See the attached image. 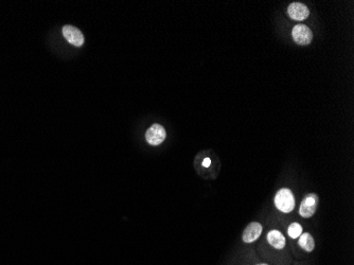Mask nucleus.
I'll return each instance as SVG.
<instances>
[{
  "label": "nucleus",
  "instance_id": "f257e3e1",
  "mask_svg": "<svg viewBox=\"0 0 354 265\" xmlns=\"http://www.w3.org/2000/svg\"><path fill=\"white\" fill-rule=\"evenodd\" d=\"M275 205L278 209L284 213L291 212L295 207V199L289 189H281L275 197Z\"/></svg>",
  "mask_w": 354,
  "mask_h": 265
},
{
  "label": "nucleus",
  "instance_id": "f03ea898",
  "mask_svg": "<svg viewBox=\"0 0 354 265\" xmlns=\"http://www.w3.org/2000/svg\"><path fill=\"white\" fill-rule=\"evenodd\" d=\"M292 35H293V39L295 40V43H297L298 45H301V46L309 45L312 42V38H313L312 31L310 30L309 27H306L305 25L295 26L293 29Z\"/></svg>",
  "mask_w": 354,
  "mask_h": 265
},
{
  "label": "nucleus",
  "instance_id": "7ed1b4c3",
  "mask_svg": "<svg viewBox=\"0 0 354 265\" xmlns=\"http://www.w3.org/2000/svg\"><path fill=\"white\" fill-rule=\"evenodd\" d=\"M147 141L152 146H158L166 139V131L160 124H154L148 130L146 134Z\"/></svg>",
  "mask_w": 354,
  "mask_h": 265
},
{
  "label": "nucleus",
  "instance_id": "20e7f679",
  "mask_svg": "<svg viewBox=\"0 0 354 265\" xmlns=\"http://www.w3.org/2000/svg\"><path fill=\"white\" fill-rule=\"evenodd\" d=\"M318 198L316 194H307L300 205L299 213L301 216L310 217L316 212Z\"/></svg>",
  "mask_w": 354,
  "mask_h": 265
},
{
  "label": "nucleus",
  "instance_id": "39448f33",
  "mask_svg": "<svg viewBox=\"0 0 354 265\" xmlns=\"http://www.w3.org/2000/svg\"><path fill=\"white\" fill-rule=\"evenodd\" d=\"M288 16L294 20H304L310 15V11L303 3L293 2L288 5L287 8Z\"/></svg>",
  "mask_w": 354,
  "mask_h": 265
},
{
  "label": "nucleus",
  "instance_id": "423d86ee",
  "mask_svg": "<svg viewBox=\"0 0 354 265\" xmlns=\"http://www.w3.org/2000/svg\"><path fill=\"white\" fill-rule=\"evenodd\" d=\"M63 35L69 43L80 47L84 44V36L79 29L72 26H65L63 28Z\"/></svg>",
  "mask_w": 354,
  "mask_h": 265
},
{
  "label": "nucleus",
  "instance_id": "0eeeda50",
  "mask_svg": "<svg viewBox=\"0 0 354 265\" xmlns=\"http://www.w3.org/2000/svg\"><path fill=\"white\" fill-rule=\"evenodd\" d=\"M261 233H262V225L257 222L251 223L243 232V241L245 243H253L260 237Z\"/></svg>",
  "mask_w": 354,
  "mask_h": 265
},
{
  "label": "nucleus",
  "instance_id": "6e6552de",
  "mask_svg": "<svg viewBox=\"0 0 354 265\" xmlns=\"http://www.w3.org/2000/svg\"><path fill=\"white\" fill-rule=\"evenodd\" d=\"M268 241L276 249H282L286 246V239H284L282 233L278 232V230H271V232H269Z\"/></svg>",
  "mask_w": 354,
  "mask_h": 265
},
{
  "label": "nucleus",
  "instance_id": "1a4fd4ad",
  "mask_svg": "<svg viewBox=\"0 0 354 265\" xmlns=\"http://www.w3.org/2000/svg\"><path fill=\"white\" fill-rule=\"evenodd\" d=\"M298 243H299V246L301 247V248L304 249L305 251L310 252L312 250H314V248H315L314 239H313V237L309 232H305V233L301 234Z\"/></svg>",
  "mask_w": 354,
  "mask_h": 265
},
{
  "label": "nucleus",
  "instance_id": "9d476101",
  "mask_svg": "<svg viewBox=\"0 0 354 265\" xmlns=\"http://www.w3.org/2000/svg\"><path fill=\"white\" fill-rule=\"evenodd\" d=\"M301 232H303V227H301V225L298 223H293L287 228V233L292 239L299 238L301 235Z\"/></svg>",
  "mask_w": 354,
  "mask_h": 265
},
{
  "label": "nucleus",
  "instance_id": "9b49d317",
  "mask_svg": "<svg viewBox=\"0 0 354 265\" xmlns=\"http://www.w3.org/2000/svg\"><path fill=\"white\" fill-rule=\"evenodd\" d=\"M210 165H211V159L210 158H205L204 161H202V166H204L205 168H208V166Z\"/></svg>",
  "mask_w": 354,
  "mask_h": 265
},
{
  "label": "nucleus",
  "instance_id": "f8f14e48",
  "mask_svg": "<svg viewBox=\"0 0 354 265\" xmlns=\"http://www.w3.org/2000/svg\"><path fill=\"white\" fill-rule=\"evenodd\" d=\"M259 265H268V264H259Z\"/></svg>",
  "mask_w": 354,
  "mask_h": 265
}]
</instances>
